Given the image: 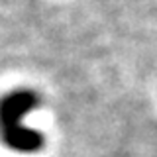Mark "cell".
I'll return each instance as SVG.
<instances>
[{
    "label": "cell",
    "mask_w": 157,
    "mask_h": 157,
    "mask_svg": "<svg viewBox=\"0 0 157 157\" xmlns=\"http://www.w3.org/2000/svg\"><path fill=\"white\" fill-rule=\"evenodd\" d=\"M39 106L37 92L20 88L12 90L0 100V134L10 149L33 153L43 147V136L36 130L22 126V118Z\"/></svg>",
    "instance_id": "cell-1"
}]
</instances>
